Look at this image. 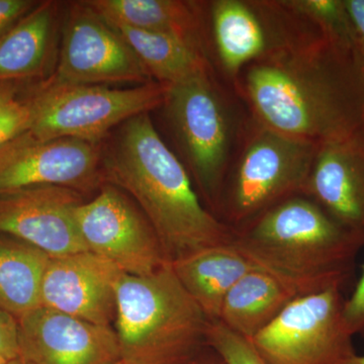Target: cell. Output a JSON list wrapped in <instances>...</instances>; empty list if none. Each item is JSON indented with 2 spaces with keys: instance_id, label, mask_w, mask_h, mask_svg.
<instances>
[{
  "instance_id": "obj_7",
  "label": "cell",
  "mask_w": 364,
  "mask_h": 364,
  "mask_svg": "<svg viewBox=\"0 0 364 364\" xmlns=\"http://www.w3.org/2000/svg\"><path fill=\"white\" fill-rule=\"evenodd\" d=\"M205 11L218 70L232 87L251 64L324 37L287 0H214Z\"/></svg>"
},
{
  "instance_id": "obj_13",
  "label": "cell",
  "mask_w": 364,
  "mask_h": 364,
  "mask_svg": "<svg viewBox=\"0 0 364 364\" xmlns=\"http://www.w3.org/2000/svg\"><path fill=\"white\" fill-rule=\"evenodd\" d=\"M81 193L44 186L0 195V234L14 237L51 257L88 250L76 222Z\"/></svg>"
},
{
  "instance_id": "obj_21",
  "label": "cell",
  "mask_w": 364,
  "mask_h": 364,
  "mask_svg": "<svg viewBox=\"0 0 364 364\" xmlns=\"http://www.w3.org/2000/svg\"><path fill=\"white\" fill-rule=\"evenodd\" d=\"M109 25L130 46L153 80L161 85H176L210 65L205 50L188 41L128 26Z\"/></svg>"
},
{
  "instance_id": "obj_19",
  "label": "cell",
  "mask_w": 364,
  "mask_h": 364,
  "mask_svg": "<svg viewBox=\"0 0 364 364\" xmlns=\"http://www.w3.org/2000/svg\"><path fill=\"white\" fill-rule=\"evenodd\" d=\"M298 294L263 270H251L228 293L219 322L251 340L279 315Z\"/></svg>"
},
{
  "instance_id": "obj_25",
  "label": "cell",
  "mask_w": 364,
  "mask_h": 364,
  "mask_svg": "<svg viewBox=\"0 0 364 364\" xmlns=\"http://www.w3.org/2000/svg\"><path fill=\"white\" fill-rule=\"evenodd\" d=\"M32 107L28 98H14L0 109V148L30 130Z\"/></svg>"
},
{
  "instance_id": "obj_1",
  "label": "cell",
  "mask_w": 364,
  "mask_h": 364,
  "mask_svg": "<svg viewBox=\"0 0 364 364\" xmlns=\"http://www.w3.org/2000/svg\"><path fill=\"white\" fill-rule=\"evenodd\" d=\"M233 88L282 135L321 145L364 133V56L325 36L246 67Z\"/></svg>"
},
{
  "instance_id": "obj_23",
  "label": "cell",
  "mask_w": 364,
  "mask_h": 364,
  "mask_svg": "<svg viewBox=\"0 0 364 364\" xmlns=\"http://www.w3.org/2000/svg\"><path fill=\"white\" fill-rule=\"evenodd\" d=\"M287 2L312 21L327 39L361 53L344 0H287Z\"/></svg>"
},
{
  "instance_id": "obj_33",
  "label": "cell",
  "mask_w": 364,
  "mask_h": 364,
  "mask_svg": "<svg viewBox=\"0 0 364 364\" xmlns=\"http://www.w3.org/2000/svg\"><path fill=\"white\" fill-rule=\"evenodd\" d=\"M9 364H32V363H28V361L25 360V359L20 358L14 359V360L9 361Z\"/></svg>"
},
{
  "instance_id": "obj_24",
  "label": "cell",
  "mask_w": 364,
  "mask_h": 364,
  "mask_svg": "<svg viewBox=\"0 0 364 364\" xmlns=\"http://www.w3.org/2000/svg\"><path fill=\"white\" fill-rule=\"evenodd\" d=\"M205 339L208 347L226 364H265L250 340L228 329L219 321H210Z\"/></svg>"
},
{
  "instance_id": "obj_11",
  "label": "cell",
  "mask_w": 364,
  "mask_h": 364,
  "mask_svg": "<svg viewBox=\"0 0 364 364\" xmlns=\"http://www.w3.org/2000/svg\"><path fill=\"white\" fill-rule=\"evenodd\" d=\"M50 80L100 85L154 81L126 41L85 1L69 11L58 65Z\"/></svg>"
},
{
  "instance_id": "obj_30",
  "label": "cell",
  "mask_w": 364,
  "mask_h": 364,
  "mask_svg": "<svg viewBox=\"0 0 364 364\" xmlns=\"http://www.w3.org/2000/svg\"><path fill=\"white\" fill-rule=\"evenodd\" d=\"M18 82L16 81H1L0 82V109L7 102L18 97Z\"/></svg>"
},
{
  "instance_id": "obj_15",
  "label": "cell",
  "mask_w": 364,
  "mask_h": 364,
  "mask_svg": "<svg viewBox=\"0 0 364 364\" xmlns=\"http://www.w3.org/2000/svg\"><path fill=\"white\" fill-rule=\"evenodd\" d=\"M123 274L116 265L90 251L52 257L43 279L41 306L112 327L116 320L117 282Z\"/></svg>"
},
{
  "instance_id": "obj_8",
  "label": "cell",
  "mask_w": 364,
  "mask_h": 364,
  "mask_svg": "<svg viewBox=\"0 0 364 364\" xmlns=\"http://www.w3.org/2000/svg\"><path fill=\"white\" fill-rule=\"evenodd\" d=\"M167 85L152 81L130 88L63 85L46 81L28 98L31 133L42 140L72 138L102 144L107 134L132 117L161 107Z\"/></svg>"
},
{
  "instance_id": "obj_18",
  "label": "cell",
  "mask_w": 364,
  "mask_h": 364,
  "mask_svg": "<svg viewBox=\"0 0 364 364\" xmlns=\"http://www.w3.org/2000/svg\"><path fill=\"white\" fill-rule=\"evenodd\" d=\"M88 6L111 25L176 36L205 50L203 4L181 0H90Z\"/></svg>"
},
{
  "instance_id": "obj_12",
  "label": "cell",
  "mask_w": 364,
  "mask_h": 364,
  "mask_svg": "<svg viewBox=\"0 0 364 364\" xmlns=\"http://www.w3.org/2000/svg\"><path fill=\"white\" fill-rule=\"evenodd\" d=\"M102 153V144L26 132L0 148V195L44 186L91 191L104 181Z\"/></svg>"
},
{
  "instance_id": "obj_32",
  "label": "cell",
  "mask_w": 364,
  "mask_h": 364,
  "mask_svg": "<svg viewBox=\"0 0 364 364\" xmlns=\"http://www.w3.org/2000/svg\"><path fill=\"white\" fill-rule=\"evenodd\" d=\"M344 364H364V355H355L352 356L349 360H347Z\"/></svg>"
},
{
  "instance_id": "obj_35",
  "label": "cell",
  "mask_w": 364,
  "mask_h": 364,
  "mask_svg": "<svg viewBox=\"0 0 364 364\" xmlns=\"http://www.w3.org/2000/svg\"><path fill=\"white\" fill-rule=\"evenodd\" d=\"M9 361L6 360V358H2L1 355H0V364H9Z\"/></svg>"
},
{
  "instance_id": "obj_2",
  "label": "cell",
  "mask_w": 364,
  "mask_h": 364,
  "mask_svg": "<svg viewBox=\"0 0 364 364\" xmlns=\"http://www.w3.org/2000/svg\"><path fill=\"white\" fill-rule=\"evenodd\" d=\"M102 179L126 191L154 229L169 263L228 245L234 230L203 205L188 170L159 135L150 112L121 124L102 148Z\"/></svg>"
},
{
  "instance_id": "obj_9",
  "label": "cell",
  "mask_w": 364,
  "mask_h": 364,
  "mask_svg": "<svg viewBox=\"0 0 364 364\" xmlns=\"http://www.w3.org/2000/svg\"><path fill=\"white\" fill-rule=\"evenodd\" d=\"M340 287L294 299L250 340L265 364H344L355 355Z\"/></svg>"
},
{
  "instance_id": "obj_27",
  "label": "cell",
  "mask_w": 364,
  "mask_h": 364,
  "mask_svg": "<svg viewBox=\"0 0 364 364\" xmlns=\"http://www.w3.org/2000/svg\"><path fill=\"white\" fill-rule=\"evenodd\" d=\"M0 355L9 361L20 358L18 318L1 308H0Z\"/></svg>"
},
{
  "instance_id": "obj_26",
  "label": "cell",
  "mask_w": 364,
  "mask_h": 364,
  "mask_svg": "<svg viewBox=\"0 0 364 364\" xmlns=\"http://www.w3.org/2000/svg\"><path fill=\"white\" fill-rule=\"evenodd\" d=\"M344 318L352 334L364 338V264L353 293L345 299Z\"/></svg>"
},
{
  "instance_id": "obj_4",
  "label": "cell",
  "mask_w": 364,
  "mask_h": 364,
  "mask_svg": "<svg viewBox=\"0 0 364 364\" xmlns=\"http://www.w3.org/2000/svg\"><path fill=\"white\" fill-rule=\"evenodd\" d=\"M210 321L170 263L147 275L124 273L114 324L122 358L136 364H189L207 348Z\"/></svg>"
},
{
  "instance_id": "obj_28",
  "label": "cell",
  "mask_w": 364,
  "mask_h": 364,
  "mask_svg": "<svg viewBox=\"0 0 364 364\" xmlns=\"http://www.w3.org/2000/svg\"><path fill=\"white\" fill-rule=\"evenodd\" d=\"M38 4L33 0H0V40Z\"/></svg>"
},
{
  "instance_id": "obj_31",
  "label": "cell",
  "mask_w": 364,
  "mask_h": 364,
  "mask_svg": "<svg viewBox=\"0 0 364 364\" xmlns=\"http://www.w3.org/2000/svg\"><path fill=\"white\" fill-rule=\"evenodd\" d=\"M196 364H226L224 360L213 349L207 347L202 352L198 359H196Z\"/></svg>"
},
{
  "instance_id": "obj_16",
  "label": "cell",
  "mask_w": 364,
  "mask_h": 364,
  "mask_svg": "<svg viewBox=\"0 0 364 364\" xmlns=\"http://www.w3.org/2000/svg\"><path fill=\"white\" fill-rule=\"evenodd\" d=\"M303 195L364 246V133L318 146Z\"/></svg>"
},
{
  "instance_id": "obj_5",
  "label": "cell",
  "mask_w": 364,
  "mask_h": 364,
  "mask_svg": "<svg viewBox=\"0 0 364 364\" xmlns=\"http://www.w3.org/2000/svg\"><path fill=\"white\" fill-rule=\"evenodd\" d=\"M162 107L208 210L217 215L225 179L251 121L247 107L231 85L219 82L212 64L167 86Z\"/></svg>"
},
{
  "instance_id": "obj_3",
  "label": "cell",
  "mask_w": 364,
  "mask_h": 364,
  "mask_svg": "<svg viewBox=\"0 0 364 364\" xmlns=\"http://www.w3.org/2000/svg\"><path fill=\"white\" fill-rule=\"evenodd\" d=\"M231 244L299 296L343 289L363 247L305 195L291 196L234 230Z\"/></svg>"
},
{
  "instance_id": "obj_34",
  "label": "cell",
  "mask_w": 364,
  "mask_h": 364,
  "mask_svg": "<svg viewBox=\"0 0 364 364\" xmlns=\"http://www.w3.org/2000/svg\"><path fill=\"white\" fill-rule=\"evenodd\" d=\"M196 361H193V363H189V364H196ZM112 364H136L131 363V361L126 360V359L121 358L119 360L116 361V363Z\"/></svg>"
},
{
  "instance_id": "obj_20",
  "label": "cell",
  "mask_w": 364,
  "mask_h": 364,
  "mask_svg": "<svg viewBox=\"0 0 364 364\" xmlns=\"http://www.w3.org/2000/svg\"><path fill=\"white\" fill-rule=\"evenodd\" d=\"M57 4L39 2L0 40V82L39 76L54 46Z\"/></svg>"
},
{
  "instance_id": "obj_22",
  "label": "cell",
  "mask_w": 364,
  "mask_h": 364,
  "mask_svg": "<svg viewBox=\"0 0 364 364\" xmlns=\"http://www.w3.org/2000/svg\"><path fill=\"white\" fill-rule=\"evenodd\" d=\"M51 258L26 242L0 234V308L16 318L39 308Z\"/></svg>"
},
{
  "instance_id": "obj_17",
  "label": "cell",
  "mask_w": 364,
  "mask_h": 364,
  "mask_svg": "<svg viewBox=\"0 0 364 364\" xmlns=\"http://www.w3.org/2000/svg\"><path fill=\"white\" fill-rule=\"evenodd\" d=\"M170 265L210 321L219 320L230 289L256 268L232 244L203 249Z\"/></svg>"
},
{
  "instance_id": "obj_14",
  "label": "cell",
  "mask_w": 364,
  "mask_h": 364,
  "mask_svg": "<svg viewBox=\"0 0 364 364\" xmlns=\"http://www.w3.org/2000/svg\"><path fill=\"white\" fill-rule=\"evenodd\" d=\"M18 323L20 358L32 364H112L122 358L111 326L44 306L21 316Z\"/></svg>"
},
{
  "instance_id": "obj_6",
  "label": "cell",
  "mask_w": 364,
  "mask_h": 364,
  "mask_svg": "<svg viewBox=\"0 0 364 364\" xmlns=\"http://www.w3.org/2000/svg\"><path fill=\"white\" fill-rule=\"evenodd\" d=\"M318 146L265 128L251 117L223 186L218 218L239 229L303 195Z\"/></svg>"
},
{
  "instance_id": "obj_29",
  "label": "cell",
  "mask_w": 364,
  "mask_h": 364,
  "mask_svg": "<svg viewBox=\"0 0 364 364\" xmlns=\"http://www.w3.org/2000/svg\"><path fill=\"white\" fill-rule=\"evenodd\" d=\"M344 4L364 56V0H344Z\"/></svg>"
},
{
  "instance_id": "obj_10",
  "label": "cell",
  "mask_w": 364,
  "mask_h": 364,
  "mask_svg": "<svg viewBox=\"0 0 364 364\" xmlns=\"http://www.w3.org/2000/svg\"><path fill=\"white\" fill-rule=\"evenodd\" d=\"M75 218L88 250L126 274H151L169 263L147 218L116 186H102Z\"/></svg>"
}]
</instances>
